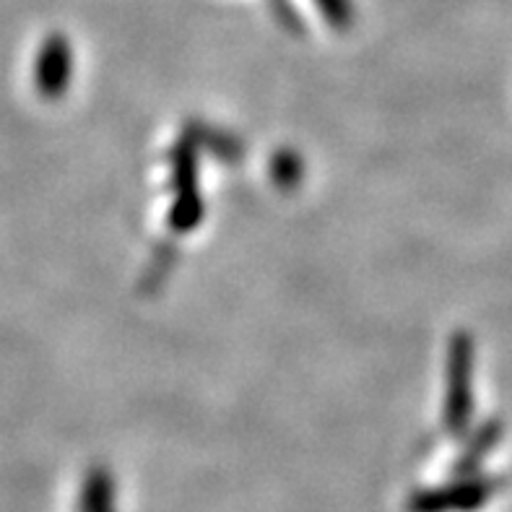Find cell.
I'll return each mask as SVG.
<instances>
[{
  "mask_svg": "<svg viewBox=\"0 0 512 512\" xmlns=\"http://www.w3.org/2000/svg\"><path fill=\"white\" fill-rule=\"evenodd\" d=\"M320 3H323V6L328 8L331 13H336L338 8H344V0H320Z\"/></svg>",
  "mask_w": 512,
  "mask_h": 512,
  "instance_id": "6da1fadb",
  "label": "cell"
}]
</instances>
